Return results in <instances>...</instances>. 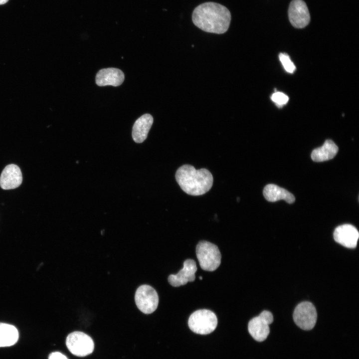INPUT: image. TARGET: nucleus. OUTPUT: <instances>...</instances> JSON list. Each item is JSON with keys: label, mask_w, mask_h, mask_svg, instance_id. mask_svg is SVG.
Returning a JSON list of instances; mask_svg holds the SVG:
<instances>
[{"label": "nucleus", "mask_w": 359, "mask_h": 359, "mask_svg": "<svg viewBox=\"0 0 359 359\" xmlns=\"http://www.w3.org/2000/svg\"><path fill=\"white\" fill-rule=\"evenodd\" d=\"M192 19L194 24L203 31L222 34L229 28L231 14L225 6L216 2H207L195 8Z\"/></svg>", "instance_id": "nucleus-1"}, {"label": "nucleus", "mask_w": 359, "mask_h": 359, "mask_svg": "<svg viewBox=\"0 0 359 359\" xmlns=\"http://www.w3.org/2000/svg\"><path fill=\"white\" fill-rule=\"evenodd\" d=\"M176 180L181 189L188 194L201 195L211 188L213 178L206 169L196 170L190 165L180 167L176 173Z\"/></svg>", "instance_id": "nucleus-2"}, {"label": "nucleus", "mask_w": 359, "mask_h": 359, "mask_svg": "<svg viewBox=\"0 0 359 359\" xmlns=\"http://www.w3.org/2000/svg\"><path fill=\"white\" fill-rule=\"evenodd\" d=\"M196 257L202 269L215 270L221 263V255L218 247L208 241H200L196 247Z\"/></svg>", "instance_id": "nucleus-3"}, {"label": "nucleus", "mask_w": 359, "mask_h": 359, "mask_svg": "<svg viewBox=\"0 0 359 359\" xmlns=\"http://www.w3.org/2000/svg\"><path fill=\"white\" fill-rule=\"evenodd\" d=\"M188 325L193 332L200 335H207L216 329L217 319L216 315L209 310H198L190 316Z\"/></svg>", "instance_id": "nucleus-4"}, {"label": "nucleus", "mask_w": 359, "mask_h": 359, "mask_svg": "<svg viewBox=\"0 0 359 359\" xmlns=\"http://www.w3.org/2000/svg\"><path fill=\"white\" fill-rule=\"evenodd\" d=\"M66 345L69 351L78 357H85L91 354L94 348L92 338L87 334L75 331L66 338Z\"/></svg>", "instance_id": "nucleus-5"}, {"label": "nucleus", "mask_w": 359, "mask_h": 359, "mask_svg": "<svg viewBox=\"0 0 359 359\" xmlns=\"http://www.w3.org/2000/svg\"><path fill=\"white\" fill-rule=\"evenodd\" d=\"M135 301L137 307L142 312L149 314L157 309L159 304V296L152 287L148 285H143L137 289Z\"/></svg>", "instance_id": "nucleus-6"}, {"label": "nucleus", "mask_w": 359, "mask_h": 359, "mask_svg": "<svg viewBox=\"0 0 359 359\" xmlns=\"http://www.w3.org/2000/svg\"><path fill=\"white\" fill-rule=\"evenodd\" d=\"M317 314L314 305L310 302H303L299 304L293 313V319L295 324L304 330L312 329L316 323Z\"/></svg>", "instance_id": "nucleus-7"}, {"label": "nucleus", "mask_w": 359, "mask_h": 359, "mask_svg": "<svg viewBox=\"0 0 359 359\" xmlns=\"http://www.w3.org/2000/svg\"><path fill=\"white\" fill-rule=\"evenodd\" d=\"M273 321L271 312L263 311L257 317L252 318L248 323V330L252 338L258 342L264 341L270 333L269 325Z\"/></svg>", "instance_id": "nucleus-8"}, {"label": "nucleus", "mask_w": 359, "mask_h": 359, "mask_svg": "<svg viewBox=\"0 0 359 359\" xmlns=\"http://www.w3.org/2000/svg\"><path fill=\"white\" fill-rule=\"evenodd\" d=\"M288 17L291 24L295 28H302L310 21V14L305 2L303 0H292L289 6Z\"/></svg>", "instance_id": "nucleus-9"}, {"label": "nucleus", "mask_w": 359, "mask_h": 359, "mask_svg": "<svg viewBox=\"0 0 359 359\" xmlns=\"http://www.w3.org/2000/svg\"><path fill=\"white\" fill-rule=\"evenodd\" d=\"M359 237V233L357 228L349 224L338 226L334 232L335 240L343 246L350 248L356 247Z\"/></svg>", "instance_id": "nucleus-10"}, {"label": "nucleus", "mask_w": 359, "mask_h": 359, "mask_svg": "<svg viewBox=\"0 0 359 359\" xmlns=\"http://www.w3.org/2000/svg\"><path fill=\"white\" fill-rule=\"evenodd\" d=\"M197 270L196 263L193 259H188L183 262V268L177 274H171L168 277L169 283L174 287H179L188 282L195 280Z\"/></svg>", "instance_id": "nucleus-11"}, {"label": "nucleus", "mask_w": 359, "mask_h": 359, "mask_svg": "<svg viewBox=\"0 0 359 359\" xmlns=\"http://www.w3.org/2000/svg\"><path fill=\"white\" fill-rule=\"evenodd\" d=\"M22 181L21 172L15 164L6 166L1 173L0 186L3 189H14L18 187Z\"/></svg>", "instance_id": "nucleus-12"}, {"label": "nucleus", "mask_w": 359, "mask_h": 359, "mask_svg": "<svg viewBox=\"0 0 359 359\" xmlns=\"http://www.w3.org/2000/svg\"><path fill=\"white\" fill-rule=\"evenodd\" d=\"M124 78V74L120 69L108 68L102 69L98 72L95 81L99 86L112 85L116 87L122 84Z\"/></svg>", "instance_id": "nucleus-13"}, {"label": "nucleus", "mask_w": 359, "mask_h": 359, "mask_svg": "<svg viewBox=\"0 0 359 359\" xmlns=\"http://www.w3.org/2000/svg\"><path fill=\"white\" fill-rule=\"evenodd\" d=\"M153 123V118L149 114H145L135 122L132 129V138L137 143L143 142L147 138Z\"/></svg>", "instance_id": "nucleus-14"}, {"label": "nucleus", "mask_w": 359, "mask_h": 359, "mask_svg": "<svg viewBox=\"0 0 359 359\" xmlns=\"http://www.w3.org/2000/svg\"><path fill=\"white\" fill-rule=\"evenodd\" d=\"M263 194L265 199L270 202L284 200L289 203H292L295 200L294 196L287 190L274 184L266 185Z\"/></svg>", "instance_id": "nucleus-15"}, {"label": "nucleus", "mask_w": 359, "mask_h": 359, "mask_svg": "<svg viewBox=\"0 0 359 359\" xmlns=\"http://www.w3.org/2000/svg\"><path fill=\"white\" fill-rule=\"evenodd\" d=\"M338 147L331 140H327L323 145L314 149L311 154L312 160L322 162L333 159L338 152Z\"/></svg>", "instance_id": "nucleus-16"}, {"label": "nucleus", "mask_w": 359, "mask_h": 359, "mask_svg": "<svg viewBox=\"0 0 359 359\" xmlns=\"http://www.w3.org/2000/svg\"><path fill=\"white\" fill-rule=\"evenodd\" d=\"M19 334L13 325L0 323V347L14 345L18 340Z\"/></svg>", "instance_id": "nucleus-17"}, {"label": "nucleus", "mask_w": 359, "mask_h": 359, "mask_svg": "<svg viewBox=\"0 0 359 359\" xmlns=\"http://www.w3.org/2000/svg\"><path fill=\"white\" fill-rule=\"evenodd\" d=\"M279 60L286 72L293 73L296 70V66L292 61L289 56L285 53L279 55Z\"/></svg>", "instance_id": "nucleus-18"}, {"label": "nucleus", "mask_w": 359, "mask_h": 359, "mask_svg": "<svg viewBox=\"0 0 359 359\" xmlns=\"http://www.w3.org/2000/svg\"><path fill=\"white\" fill-rule=\"evenodd\" d=\"M272 101L278 107H282L286 105L288 101V96L281 92H275L271 96Z\"/></svg>", "instance_id": "nucleus-19"}, {"label": "nucleus", "mask_w": 359, "mask_h": 359, "mask_svg": "<svg viewBox=\"0 0 359 359\" xmlns=\"http://www.w3.org/2000/svg\"><path fill=\"white\" fill-rule=\"evenodd\" d=\"M48 359H68L63 354L55 352L51 353Z\"/></svg>", "instance_id": "nucleus-20"}, {"label": "nucleus", "mask_w": 359, "mask_h": 359, "mask_svg": "<svg viewBox=\"0 0 359 359\" xmlns=\"http://www.w3.org/2000/svg\"><path fill=\"white\" fill-rule=\"evenodd\" d=\"M8 1V0H0V5L5 4Z\"/></svg>", "instance_id": "nucleus-21"}, {"label": "nucleus", "mask_w": 359, "mask_h": 359, "mask_svg": "<svg viewBox=\"0 0 359 359\" xmlns=\"http://www.w3.org/2000/svg\"><path fill=\"white\" fill-rule=\"evenodd\" d=\"M199 279H200V280H202V277H201V276H200V277H199Z\"/></svg>", "instance_id": "nucleus-22"}]
</instances>
